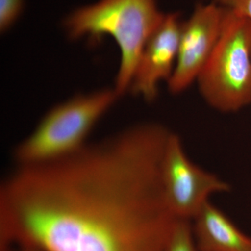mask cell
Listing matches in <instances>:
<instances>
[{
  "label": "cell",
  "instance_id": "obj_4",
  "mask_svg": "<svg viewBox=\"0 0 251 251\" xmlns=\"http://www.w3.org/2000/svg\"><path fill=\"white\" fill-rule=\"evenodd\" d=\"M224 10L221 36L197 81L206 103L229 113L251 103V21Z\"/></svg>",
  "mask_w": 251,
  "mask_h": 251
},
{
  "label": "cell",
  "instance_id": "obj_5",
  "mask_svg": "<svg viewBox=\"0 0 251 251\" xmlns=\"http://www.w3.org/2000/svg\"><path fill=\"white\" fill-rule=\"evenodd\" d=\"M161 179L167 204L177 219H193L209 196L230 190L219 176L190 161L179 137L173 133L162 158Z\"/></svg>",
  "mask_w": 251,
  "mask_h": 251
},
{
  "label": "cell",
  "instance_id": "obj_9",
  "mask_svg": "<svg viewBox=\"0 0 251 251\" xmlns=\"http://www.w3.org/2000/svg\"><path fill=\"white\" fill-rule=\"evenodd\" d=\"M163 251H198L190 220L176 219Z\"/></svg>",
  "mask_w": 251,
  "mask_h": 251
},
{
  "label": "cell",
  "instance_id": "obj_6",
  "mask_svg": "<svg viewBox=\"0 0 251 251\" xmlns=\"http://www.w3.org/2000/svg\"><path fill=\"white\" fill-rule=\"evenodd\" d=\"M224 11L216 3L198 4L181 23L176 65L168 82L172 93H181L197 80L221 36Z\"/></svg>",
  "mask_w": 251,
  "mask_h": 251
},
{
  "label": "cell",
  "instance_id": "obj_10",
  "mask_svg": "<svg viewBox=\"0 0 251 251\" xmlns=\"http://www.w3.org/2000/svg\"><path fill=\"white\" fill-rule=\"evenodd\" d=\"M23 0H0V29L4 32L9 29L22 12Z\"/></svg>",
  "mask_w": 251,
  "mask_h": 251
},
{
  "label": "cell",
  "instance_id": "obj_12",
  "mask_svg": "<svg viewBox=\"0 0 251 251\" xmlns=\"http://www.w3.org/2000/svg\"><path fill=\"white\" fill-rule=\"evenodd\" d=\"M1 251H43L36 248L26 246L11 245L1 247Z\"/></svg>",
  "mask_w": 251,
  "mask_h": 251
},
{
  "label": "cell",
  "instance_id": "obj_1",
  "mask_svg": "<svg viewBox=\"0 0 251 251\" xmlns=\"http://www.w3.org/2000/svg\"><path fill=\"white\" fill-rule=\"evenodd\" d=\"M170 134L159 124H143L62 159L18 165L1 185V244L164 251L177 219L161 179Z\"/></svg>",
  "mask_w": 251,
  "mask_h": 251
},
{
  "label": "cell",
  "instance_id": "obj_7",
  "mask_svg": "<svg viewBox=\"0 0 251 251\" xmlns=\"http://www.w3.org/2000/svg\"><path fill=\"white\" fill-rule=\"evenodd\" d=\"M181 23L178 13L166 14L147 41L130 84L133 93L152 101L158 94V83L171 79L177 59Z\"/></svg>",
  "mask_w": 251,
  "mask_h": 251
},
{
  "label": "cell",
  "instance_id": "obj_11",
  "mask_svg": "<svg viewBox=\"0 0 251 251\" xmlns=\"http://www.w3.org/2000/svg\"><path fill=\"white\" fill-rule=\"evenodd\" d=\"M216 4L236 11L251 21V0H214Z\"/></svg>",
  "mask_w": 251,
  "mask_h": 251
},
{
  "label": "cell",
  "instance_id": "obj_2",
  "mask_svg": "<svg viewBox=\"0 0 251 251\" xmlns=\"http://www.w3.org/2000/svg\"><path fill=\"white\" fill-rule=\"evenodd\" d=\"M165 16L157 0H99L71 13L64 27L72 39H115L121 59L114 90L120 97L130 88L142 51Z\"/></svg>",
  "mask_w": 251,
  "mask_h": 251
},
{
  "label": "cell",
  "instance_id": "obj_8",
  "mask_svg": "<svg viewBox=\"0 0 251 251\" xmlns=\"http://www.w3.org/2000/svg\"><path fill=\"white\" fill-rule=\"evenodd\" d=\"M193 220V236L198 251H251V238L209 201Z\"/></svg>",
  "mask_w": 251,
  "mask_h": 251
},
{
  "label": "cell",
  "instance_id": "obj_3",
  "mask_svg": "<svg viewBox=\"0 0 251 251\" xmlns=\"http://www.w3.org/2000/svg\"><path fill=\"white\" fill-rule=\"evenodd\" d=\"M114 90L79 95L51 109L35 130L16 147L18 165L57 161L76 152L96 124L119 98Z\"/></svg>",
  "mask_w": 251,
  "mask_h": 251
}]
</instances>
